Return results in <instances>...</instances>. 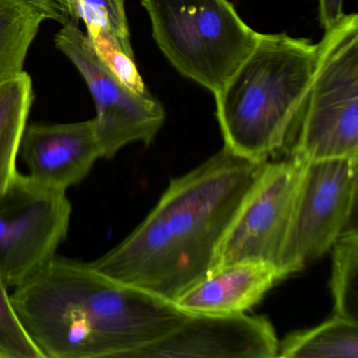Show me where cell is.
Listing matches in <instances>:
<instances>
[{
  "label": "cell",
  "mask_w": 358,
  "mask_h": 358,
  "mask_svg": "<svg viewBox=\"0 0 358 358\" xmlns=\"http://www.w3.org/2000/svg\"><path fill=\"white\" fill-rule=\"evenodd\" d=\"M55 45L74 64L95 102L94 120L102 159L114 158L129 144L150 145L165 120L160 102L148 91L137 93L123 85L98 57L78 20L62 26Z\"/></svg>",
  "instance_id": "cell-8"
},
{
  "label": "cell",
  "mask_w": 358,
  "mask_h": 358,
  "mask_svg": "<svg viewBox=\"0 0 358 358\" xmlns=\"http://www.w3.org/2000/svg\"><path fill=\"white\" fill-rule=\"evenodd\" d=\"M278 338L269 320L240 314H189L135 358H274Z\"/></svg>",
  "instance_id": "cell-10"
},
{
  "label": "cell",
  "mask_w": 358,
  "mask_h": 358,
  "mask_svg": "<svg viewBox=\"0 0 358 358\" xmlns=\"http://www.w3.org/2000/svg\"><path fill=\"white\" fill-rule=\"evenodd\" d=\"M159 49L183 76L215 95L257 45L259 33L229 0H141Z\"/></svg>",
  "instance_id": "cell-4"
},
{
  "label": "cell",
  "mask_w": 358,
  "mask_h": 358,
  "mask_svg": "<svg viewBox=\"0 0 358 358\" xmlns=\"http://www.w3.org/2000/svg\"><path fill=\"white\" fill-rule=\"evenodd\" d=\"M305 166L291 154L264 163L222 241L215 269L241 262L278 267Z\"/></svg>",
  "instance_id": "cell-9"
},
{
  "label": "cell",
  "mask_w": 358,
  "mask_h": 358,
  "mask_svg": "<svg viewBox=\"0 0 358 358\" xmlns=\"http://www.w3.org/2000/svg\"><path fill=\"white\" fill-rule=\"evenodd\" d=\"M263 165L224 146L171 180L140 225L90 265L175 303L217 267L222 241Z\"/></svg>",
  "instance_id": "cell-1"
},
{
  "label": "cell",
  "mask_w": 358,
  "mask_h": 358,
  "mask_svg": "<svg viewBox=\"0 0 358 358\" xmlns=\"http://www.w3.org/2000/svg\"><path fill=\"white\" fill-rule=\"evenodd\" d=\"M278 357L358 358V322L333 315L322 324L278 341Z\"/></svg>",
  "instance_id": "cell-14"
},
{
  "label": "cell",
  "mask_w": 358,
  "mask_h": 358,
  "mask_svg": "<svg viewBox=\"0 0 358 358\" xmlns=\"http://www.w3.org/2000/svg\"><path fill=\"white\" fill-rule=\"evenodd\" d=\"M24 1L41 12L47 20H54L62 26L68 24L71 20H76L71 0H24Z\"/></svg>",
  "instance_id": "cell-20"
},
{
  "label": "cell",
  "mask_w": 358,
  "mask_h": 358,
  "mask_svg": "<svg viewBox=\"0 0 358 358\" xmlns=\"http://www.w3.org/2000/svg\"><path fill=\"white\" fill-rule=\"evenodd\" d=\"M43 358H135L189 314L90 263L55 257L11 293Z\"/></svg>",
  "instance_id": "cell-2"
},
{
  "label": "cell",
  "mask_w": 358,
  "mask_h": 358,
  "mask_svg": "<svg viewBox=\"0 0 358 358\" xmlns=\"http://www.w3.org/2000/svg\"><path fill=\"white\" fill-rule=\"evenodd\" d=\"M330 286L335 315L357 320L358 231L352 226L333 245Z\"/></svg>",
  "instance_id": "cell-16"
},
{
  "label": "cell",
  "mask_w": 358,
  "mask_h": 358,
  "mask_svg": "<svg viewBox=\"0 0 358 358\" xmlns=\"http://www.w3.org/2000/svg\"><path fill=\"white\" fill-rule=\"evenodd\" d=\"M98 57L112 71L113 74L129 89L137 93H145L141 75L138 72L134 57L127 55L118 41L108 33H98L95 36L89 37Z\"/></svg>",
  "instance_id": "cell-19"
},
{
  "label": "cell",
  "mask_w": 358,
  "mask_h": 358,
  "mask_svg": "<svg viewBox=\"0 0 358 358\" xmlns=\"http://www.w3.org/2000/svg\"><path fill=\"white\" fill-rule=\"evenodd\" d=\"M284 275L276 266L241 262L213 270L175 303L188 314H240L250 310Z\"/></svg>",
  "instance_id": "cell-12"
},
{
  "label": "cell",
  "mask_w": 358,
  "mask_h": 358,
  "mask_svg": "<svg viewBox=\"0 0 358 358\" xmlns=\"http://www.w3.org/2000/svg\"><path fill=\"white\" fill-rule=\"evenodd\" d=\"M18 156L31 179L66 192L81 183L102 158L95 120L31 123L24 129Z\"/></svg>",
  "instance_id": "cell-11"
},
{
  "label": "cell",
  "mask_w": 358,
  "mask_h": 358,
  "mask_svg": "<svg viewBox=\"0 0 358 358\" xmlns=\"http://www.w3.org/2000/svg\"><path fill=\"white\" fill-rule=\"evenodd\" d=\"M33 101L32 79L24 71L0 83V194L17 173L16 160Z\"/></svg>",
  "instance_id": "cell-13"
},
{
  "label": "cell",
  "mask_w": 358,
  "mask_h": 358,
  "mask_svg": "<svg viewBox=\"0 0 358 358\" xmlns=\"http://www.w3.org/2000/svg\"><path fill=\"white\" fill-rule=\"evenodd\" d=\"M357 190L358 158L306 163L278 259V268L285 278L331 251L343 232L352 227Z\"/></svg>",
  "instance_id": "cell-6"
},
{
  "label": "cell",
  "mask_w": 358,
  "mask_h": 358,
  "mask_svg": "<svg viewBox=\"0 0 358 358\" xmlns=\"http://www.w3.org/2000/svg\"><path fill=\"white\" fill-rule=\"evenodd\" d=\"M75 17L83 20L87 37L98 33L112 35L121 49L134 57L124 0H71Z\"/></svg>",
  "instance_id": "cell-17"
},
{
  "label": "cell",
  "mask_w": 358,
  "mask_h": 358,
  "mask_svg": "<svg viewBox=\"0 0 358 358\" xmlns=\"http://www.w3.org/2000/svg\"><path fill=\"white\" fill-rule=\"evenodd\" d=\"M343 0H318V14H320V22L324 31L331 28L341 22L343 16Z\"/></svg>",
  "instance_id": "cell-21"
},
{
  "label": "cell",
  "mask_w": 358,
  "mask_h": 358,
  "mask_svg": "<svg viewBox=\"0 0 358 358\" xmlns=\"http://www.w3.org/2000/svg\"><path fill=\"white\" fill-rule=\"evenodd\" d=\"M66 192L17 171L0 194V275L9 288L30 280L56 257L70 228Z\"/></svg>",
  "instance_id": "cell-7"
},
{
  "label": "cell",
  "mask_w": 358,
  "mask_h": 358,
  "mask_svg": "<svg viewBox=\"0 0 358 358\" xmlns=\"http://www.w3.org/2000/svg\"><path fill=\"white\" fill-rule=\"evenodd\" d=\"M45 20L24 0H0V83L24 72L29 50Z\"/></svg>",
  "instance_id": "cell-15"
},
{
  "label": "cell",
  "mask_w": 358,
  "mask_h": 358,
  "mask_svg": "<svg viewBox=\"0 0 358 358\" xmlns=\"http://www.w3.org/2000/svg\"><path fill=\"white\" fill-rule=\"evenodd\" d=\"M294 134L289 154L303 162L358 158L357 14L324 31Z\"/></svg>",
  "instance_id": "cell-5"
},
{
  "label": "cell",
  "mask_w": 358,
  "mask_h": 358,
  "mask_svg": "<svg viewBox=\"0 0 358 358\" xmlns=\"http://www.w3.org/2000/svg\"><path fill=\"white\" fill-rule=\"evenodd\" d=\"M0 275V358H43L24 330Z\"/></svg>",
  "instance_id": "cell-18"
},
{
  "label": "cell",
  "mask_w": 358,
  "mask_h": 358,
  "mask_svg": "<svg viewBox=\"0 0 358 358\" xmlns=\"http://www.w3.org/2000/svg\"><path fill=\"white\" fill-rule=\"evenodd\" d=\"M318 43L287 34H261L257 45L215 94L224 146L267 162L294 135L313 79Z\"/></svg>",
  "instance_id": "cell-3"
}]
</instances>
